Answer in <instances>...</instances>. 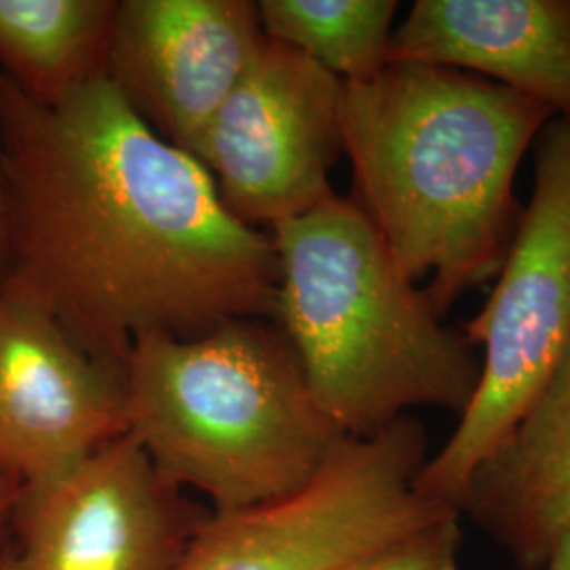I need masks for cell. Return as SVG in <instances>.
<instances>
[{
  "label": "cell",
  "mask_w": 570,
  "mask_h": 570,
  "mask_svg": "<svg viewBox=\"0 0 570 570\" xmlns=\"http://www.w3.org/2000/svg\"><path fill=\"white\" fill-rule=\"evenodd\" d=\"M7 279L85 353L122 372L148 334L273 320L268 230L235 218L190 153L106 75L39 104L0 75Z\"/></svg>",
  "instance_id": "obj_1"
},
{
  "label": "cell",
  "mask_w": 570,
  "mask_h": 570,
  "mask_svg": "<svg viewBox=\"0 0 570 570\" xmlns=\"http://www.w3.org/2000/svg\"><path fill=\"white\" fill-rule=\"evenodd\" d=\"M550 106L463 70L387 63L345 82L343 148L355 193L389 254L444 317L494 279L522 207L513 180Z\"/></svg>",
  "instance_id": "obj_2"
},
{
  "label": "cell",
  "mask_w": 570,
  "mask_h": 570,
  "mask_svg": "<svg viewBox=\"0 0 570 570\" xmlns=\"http://www.w3.org/2000/svg\"><path fill=\"white\" fill-rule=\"evenodd\" d=\"M273 322L294 348L315 402L348 438L421 406L463 414L482 364L463 332L393 261L353 197L273 226Z\"/></svg>",
  "instance_id": "obj_3"
},
{
  "label": "cell",
  "mask_w": 570,
  "mask_h": 570,
  "mask_svg": "<svg viewBox=\"0 0 570 570\" xmlns=\"http://www.w3.org/2000/svg\"><path fill=\"white\" fill-rule=\"evenodd\" d=\"M122 381L127 433L214 511L303 489L348 438L315 402L273 320H235L193 338L142 336Z\"/></svg>",
  "instance_id": "obj_4"
},
{
  "label": "cell",
  "mask_w": 570,
  "mask_h": 570,
  "mask_svg": "<svg viewBox=\"0 0 570 570\" xmlns=\"http://www.w3.org/2000/svg\"><path fill=\"white\" fill-rule=\"evenodd\" d=\"M484 346L480 381L416 489L456 510L469 475L522 421L570 345V115L537 138L530 202L489 303L463 327Z\"/></svg>",
  "instance_id": "obj_5"
},
{
  "label": "cell",
  "mask_w": 570,
  "mask_h": 570,
  "mask_svg": "<svg viewBox=\"0 0 570 570\" xmlns=\"http://www.w3.org/2000/svg\"><path fill=\"white\" fill-rule=\"evenodd\" d=\"M428 461V433L412 416L346 438L303 489L205 513L178 570L341 569L459 513L416 489Z\"/></svg>",
  "instance_id": "obj_6"
},
{
  "label": "cell",
  "mask_w": 570,
  "mask_h": 570,
  "mask_svg": "<svg viewBox=\"0 0 570 570\" xmlns=\"http://www.w3.org/2000/svg\"><path fill=\"white\" fill-rule=\"evenodd\" d=\"M345 82L279 42H261L244 75L186 148L228 212L261 228L303 216L334 188Z\"/></svg>",
  "instance_id": "obj_7"
},
{
  "label": "cell",
  "mask_w": 570,
  "mask_h": 570,
  "mask_svg": "<svg viewBox=\"0 0 570 570\" xmlns=\"http://www.w3.org/2000/svg\"><path fill=\"white\" fill-rule=\"evenodd\" d=\"M204 518L122 433L58 478L23 484L13 570H178Z\"/></svg>",
  "instance_id": "obj_8"
},
{
  "label": "cell",
  "mask_w": 570,
  "mask_h": 570,
  "mask_svg": "<svg viewBox=\"0 0 570 570\" xmlns=\"http://www.w3.org/2000/svg\"><path fill=\"white\" fill-rule=\"evenodd\" d=\"M127 433L122 372L0 279V473L39 484Z\"/></svg>",
  "instance_id": "obj_9"
},
{
  "label": "cell",
  "mask_w": 570,
  "mask_h": 570,
  "mask_svg": "<svg viewBox=\"0 0 570 570\" xmlns=\"http://www.w3.org/2000/svg\"><path fill=\"white\" fill-rule=\"evenodd\" d=\"M263 41L258 2L121 0L104 75L153 131L186 150Z\"/></svg>",
  "instance_id": "obj_10"
},
{
  "label": "cell",
  "mask_w": 570,
  "mask_h": 570,
  "mask_svg": "<svg viewBox=\"0 0 570 570\" xmlns=\"http://www.w3.org/2000/svg\"><path fill=\"white\" fill-rule=\"evenodd\" d=\"M387 63L463 70L570 115V0H419Z\"/></svg>",
  "instance_id": "obj_11"
},
{
  "label": "cell",
  "mask_w": 570,
  "mask_h": 570,
  "mask_svg": "<svg viewBox=\"0 0 570 570\" xmlns=\"http://www.w3.org/2000/svg\"><path fill=\"white\" fill-rule=\"evenodd\" d=\"M456 510L520 570H546L570 529V345L510 435L473 469Z\"/></svg>",
  "instance_id": "obj_12"
},
{
  "label": "cell",
  "mask_w": 570,
  "mask_h": 570,
  "mask_svg": "<svg viewBox=\"0 0 570 570\" xmlns=\"http://www.w3.org/2000/svg\"><path fill=\"white\" fill-rule=\"evenodd\" d=\"M115 0H0V75L39 104L106 72Z\"/></svg>",
  "instance_id": "obj_13"
},
{
  "label": "cell",
  "mask_w": 570,
  "mask_h": 570,
  "mask_svg": "<svg viewBox=\"0 0 570 570\" xmlns=\"http://www.w3.org/2000/svg\"><path fill=\"white\" fill-rule=\"evenodd\" d=\"M395 0H263L258 18L279 42L343 82L372 79L387 66Z\"/></svg>",
  "instance_id": "obj_14"
},
{
  "label": "cell",
  "mask_w": 570,
  "mask_h": 570,
  "mask_svg": "<svg viewBox=\"0 0 570 570\" xmlns=\"http://www.w3.org/2000/svg\"><path fill=\"white\" fill-rule=\"evenodd\" d=\"M461 513L416 530L336 570H461Z\"/></svg>",
  "instance_id": "obj_15"
},
{
  "label": "cell",
  "mask_w": 570,
  "mask_h": 570,
  "mask_svg": "<svg viewBox=\"0 0 570 570\" xmlns=\"http://www.w3.org/2000/svg\"><path fill=\"white\" fill-rule=\"evenodd\" d=\"M21 484L18 478L0 473V556L7 551L11 543V527H13V511L20 499Z\"/></svg>",
  "instance_id": "obj_16"
},
{
  "label": "cell",
  "mask_w": 570,
  "mask_h": 570,
  "mask_svg": "<svg viewBox=\"0 0 570 570\" xmlns=\"http://www.w3.org/2000/svg\"><path fill=\"white\" fill-rule=\"evenodd\" d=\"M546 570H570V529L556 543Z\"/></svg>",
  "instance_id": "obj_17"
},
{
  "label": "cell",
  "mask_w": 570,
  "mask_h": 570,
  "mask_svg": "<svg viewBox=\"0 0 570 570\" xmlns=\"http://www.w3.org/2000/svg\"><path fill=\"white\" fill-rule=\"evenodd\" d=\"M7 263V216H4V190H2V169H0V275Z\"/></svg>",
  "instance_id": "obj_18"
},
{
  "label": "cell",
  "mask_w": 570,
  "mask_h": 570,
  "mask_svg": "<svg viewBox=\"0 0 570 570\" xmlns=\"http://www.w3.org/2000/svg\"><path fill=\"white\" fill-rule=\"evenodd\" d=\"M0 570H13V556H11V548L0 556Z\"/></svg>",
  "instance_id": "obj_19"
}]
</instances>
